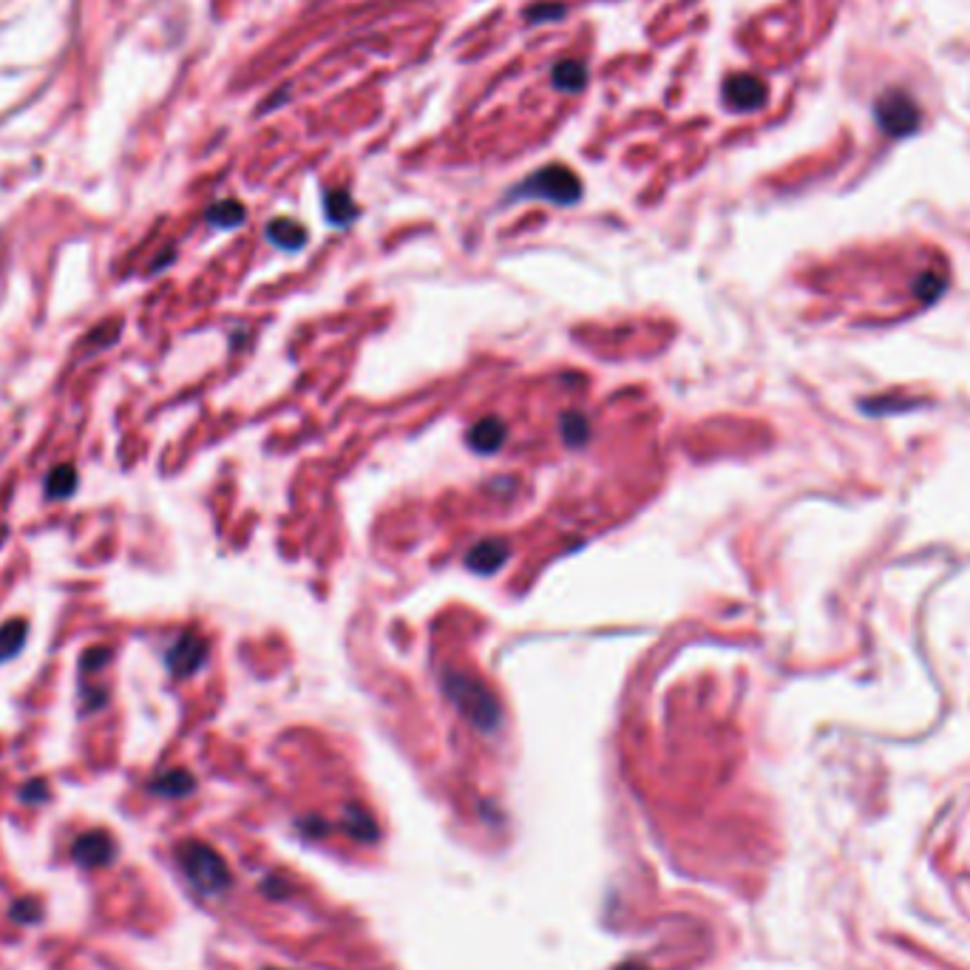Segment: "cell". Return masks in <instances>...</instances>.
I'll return each instance as SVG.
<instances>
[{
  "label": "cell",
  "mask_w": 970,
  "mask_h": 970,
  "mask_svg": "<svg viewBox=\"0 0 970 970\" xmlns=\"http://www.w3.org/2000/svg\"><path fill=\"white\" fill-rule=\"evenodd\" d=\"M443 693L475 730L486 732V735L500 730V723H503L500 698L480 679L460 673V670H443Z\"/></svg>",
  "instance_id": "obj_1"
},
{
  "label": "cell",
  "mask_w": 970,
  "mask_h": 970,
  "mask_svg": "<svg viewBox=\"0 0 970 970\" xmlns=\"http://www.w3.org/2000/svg\"><path fill=\"white\" fill-rule=\"evenodd\" d=\"M508 199L511 202H517V199H546V202L560 207L576 205L582 199V179L565 165H546L528 179H523L511 191Z\"/></svg>",
  "instance_id": "obj_2"
},
{
  "label": "cell",
  "mask_w": 970,
  "mask_h": 970,
  "mask_svg": "<svg viewBox=\"0 0 970 970\" xmlns=\"http://www.w3.org/2000/svg\"><path fill=\"white\" fill-rule=\"evenodd\" d=\"M179 865L202 894H221L230 886V869L207 843L188 840L177 849Z\"/></svg>",
  "instance_id": "obj_3"
},
{
  "label": "cell",
  "mask_w": 970,
  "mask_h": 970,
  "mask_svg": "<svg viewBox=\"0 0 970 970\" xmlns=\"http://www.w3.org/2000/svg\"><path fill=\"white\" fill-rule=\"evenodd\" d=\"M877 122L888 136L914 134L922 122L920 106L902 92H886L877 99Z\"/></svg>",
  "instance_id": "obj_4"
},
{
  "label": "cell",
  "mask_w": 970,
  "mask_h": 970,
  "mask_svg": "<svg viewBox=\"0 0 970 970\" xmlns=\"http://www.w3.org/2000/svg\"><path fill=\"white\" fill-rule=\"evenodd\" d=\"M207 652H211V647H207L205 638L199 636V633L188 631L168 647V652H165V664H168L170 675L188 679V675L199 673V670L205 667Z\"/></svg>",
  "instance_id": "obj_5"
},
{
  "label": "cell",
  "mask_w": 970,
  "mask_h": 970,
  "mask_svg": "<svg viewBox=\"0 0 970 970\" xmlns=\"http://www.w3.org/2000/svg\"><path fill=\"white\" fill-rule=\"evenodd\" d=\"M766 83L758 80L755 74H730L723 80V103L732 108V111H758L766 106Z\"/></svg>",
  "instance_id": "obj_6"
},
{
  "label": "cell",
  "mask_w": 970,
  "mask_h": 970,
  "mask_svg": "<svg viewBox=\"0 0 970 970\" xmlns=\"http://www.w3.org/2000/svg\"><path fill=\"white\" fill-rule=\"evenodd\" d=\"M508 553H511V548L505 539H500V537L482 539V542H477V546L468 548L466 567L480 576H491V574H496V571H500L505 562H508Z\"/></svg>",
  "instance_id": "obj_7"
},
{
  "label": "cell",
  "mask_w": 970,
  "mask_h": 970,
  "mask_svg": "<svg viewBox=\"0 0 970 970\" xmlns=\"http://www.w3.org/2000/svg\"><path fill=\"white\" fill-rule=\"evenodd\" d=\"M71 858L77 860L80 865H88V869H99V865H108L113 858V837L108 831H88V835H80L71 846Z\"/></svg>",
  "instance_id": "obj_8"
},
{
  "label": "cell",
  "mask_w": 970,
  "mask_h": 970,
  "mask_svg": "<svg viewBox=\"0 0 970 970\" xmlns=\"http://www.w3.org/2000/svg\"><path fill=\"white\" fill-rule=\"evenodd\" d=\"M505 434H508V429H505L503 420L482 418V420H477L471 429H468V446L480 454H494L503 448Z\"/></svg>",
  "instance_id": "obj_9"
},
{
  "label": "cell",
  "mask_w": 970,
  "mask_h": 970,
  "mask_svg": "<svg viewBox=\"0 0 970 970\" xmlns=\"http://www.w3.org/2000/svg\"><path fill=\"white\" fill-rule=\"evenodd\" d=\"M264 233H267V239L273 241L278 250H284V253H298V250L307 244L304 227L298 225L296 219H287V216L270 221Z\"/></svg>",
  "instance_id": "obj_10"
},
{
  "label": "cell",
  "mask_w": 970,
  "mask_h": 970,
  "mask_svg": "<svg viewBox=\"0 0 970 970\" xmlns=\"http://www.w3.org/2000/svg\"><path fill=\"white\" fill-rule=\"evenodd\" d=\"M551 83L556 92H582L588 85V65L579 63V60H560L551 71Z\"/></svg>",
  "instance_id": "obj_11"
},
{
  "label": "cell",
  "mask_w": 970,
  "mask_h": 970,
  "mask_svg": "<svg viewBox=\"0 0 970 970\" xmlns=\"http://www.w3.org/2000/svg\"><path fill=\"white\" fill-rule=\"evenodd\" d=\"M196 789V780L188 769H168V773L156 775L151 780V792L163 794V798H184Z\"/></svg>",
  "instance_id": "obj_12"
},
{
  "label": "cell",
  "mask_w": 970,
  "mask_h": 970,
  "mask_svg": "<svg viewBox=\"0 0 970 970\" xmlns=\"http://www.w3.org/2000/svg\"><path fill=\"white\" fill-rule=\"evenodd\" d=\"M28 624L26 619H9V622L0 624V664L17 659L26 645Z\"/></svg>",
  "instance_id": "obj_13"
},
{
  "label": "cell",
  "mask_w": 970,
  "mask_h": 970,
  "mask_svg": "<svg viewBox=\"0 0 970 970\" xmlns=\"http://www.w3.org/2000/svg\"><path fill=\"white\" fill-rule=\"evenodd\" d=\"M324 213L326 219L333 221L335 227H344L349 221L358 219V205L352 202L347 191H326L324 193Z\"/></svg>",
  "instance_id": "obj_14"
},
{
  "label": "cell",
  "mask_w": 970,
  "mask_h": 970,
  "mask_svg": "<svg viewBox=\"0 0 970 970\" xmlns=\"http://www.w3.org/2000/svg\"><path fill=\"white\" fill-rule=\"evenodd\" d=\"M77 491V468L71 463H60L46 477V496L49 500H65Z\"/></svg>",
  "instance_id": "obj_15"
},
{
  "label": "cell",
  "mask_w": 970,
  "mask_h": 970,
  "mask_svg": "<svg viewBox=\"0 0 970 970\" xmlns=\"http://www.w3.org/2000/svg\"><path fill=\"white\" fill-rule=\"evenodd\" d=\"M244 216H248V211H244V205L236 202V199L216 202V205L207 211V221H211L213 227H221V230H233V227H239L241 221H244Z\"/></svg>",
  "instance_id": "obj_16"
},
{
  "label": "cell",
  "mask_w": 970,
  "mask_h": 970,
  "mask_svg": "<svg viewBox=\"0 0 970 970\" xmlns=\"http://www.w3.org/2000/svg\"><path fill=\"white\" fill-rule=\"evenodd\" d=\"M344 821H347V831L355 840H361V843H375L378 840L375 821H372V815L363 806H349Z\"/></svg>",
  "instance_id": "obj_17"
},
{
  "label": "cell",
  "mask_w": 970,
  "mask_h": 970,
  "mask_svg": "<svg viewBox=\"0 0 970 970\" xmlns=\"http://www.w3.org/2000/svg\"><path fill=\"white\" fill-rule=\"evenodd\" d=\"M560 432L567 446H585L590 438V423L579 411H565L560 420Z\"/></svg>",
  "instance_id": "obj_18"
},
{
  "label": "cell",
  "mask_w": 970,
  "mask_h": 970,
  "mask_svg": "<svg viewBox=\"0 0 970 970\" xmlns=\"http://www.w3.org/2000/svg\"><path fill=\"white\" fill-rule=\"evenodd\" d=\"M567 12L565 3H534V7L525 9V21L531 23V26H539V23H556L562 21Z\"/></svg>",
  "instance_id": "obj_19"
},
{
  "label": "cell",
  "mask_w": 970,
  "mask_h": 970,
  "mask_svg": "<svg viewBox=\"0 0 970 970\" xmlns=\"http://www.w3.org/2000/svg\"><path fill=\"white\" fill-rule=\"evenodd\" d=\"M108 659H111V650H108V647H92V650L83 652L80 664H83V670H99Z\"/></svg>",
  "instance_id": "obj_20"
},
{
  "label": "cell",
  "mask_w": 970,
  "mask_h": 970,
  "mask_svg": "<svg viewBox=\"0 0 970 970\" xmlns=\"http://www.w3.org/2000/svg\"><path fill=\"white\" fill-rule=\"evenodd\" d=\"M21 798L26 803L46 801V798H49V789H46V783H43V780H32V783H26V787H23Z\"/></svg>",
  "instance_id": "obj_21"
},
{
  "label": "cell",
  "mask_w": 970,
  "mask_h": 970,
  "mask_svg": "<svg viewBox=\"0 0 970 970\" xmlns=\"http://www.w3.org/2000/svg\"><path fill=\"white\" fill-rule=\"evenodd\" d=\"M616 970H650V968H645V965H638V962H624V965H619Z\"/></svg>",
  "instance_id": "obj_22"
}]
</instances>
